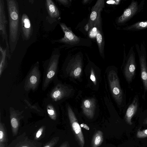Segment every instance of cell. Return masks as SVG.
<instances>
[{
    "mask_svg": "<svg viewBox=\"0 0 147 147\" xmlns=\"http://www.w3.org/2000/svg\"><path fill=\"white\" fill-rule=\"evenodd\" d=\"M137 137L139 138H143L147 137V129L138 131Z\"/></svg>",
    "mask_w": 147,
    "mask_h": 147,
    "instance_id": "83f0119b",
    "label": "cell"
},
{
    "mask_svg": "<svg viewBox=\"0 0 147 147\" xmlns=\"http://www.w3.org/2000/svg\"><path fill=\"white\" fill-rule=\"evenodd\" d=\"M21 27L23 38L26 40H29L32 35V30L29 19L25 13L21 16Z\"/></svg>",
    "mask_w": 147,
    "mask_h": 147,
    "instance_id": "5bb4252c",
    "label": "cell"
},
{
    "mask_svg": "<svg viewBox=\"0 0 147 147\" xmlns=\"http://www.w3.org/2000/svg\"><path fill=\"white\" fill-rule=\"evenodd\" d=\"M136 47L139 57L141 78L144 90L147 91V63L145 48L142 44L140 47L136 44Z\"/></svg>",
    "mask_w": 147,
    "mask_h": 147,
    "instance_id": "8992f818",
    "label": "cell"
},
{
    "mask_svg": "<svg viewBox=\"0 0 147 147\" xmlns=\"http://www.w3.org/2000/svg\"><path fill=\"white\" fill-rule=\"evenodd\" d=\"M51 101V103H48L46 105V110L50 118L52 120H55L57 117V112L54 105L52 103L53 102Z\"/></svg>",
    "mask_w": 147,
    "mask_h": 147,
    "instance_id": "cb8c5ba5",
    "label": "cell"
},
{
    "mask_svg": "<svg viewBox=\"0 0 147 147\" xmlns=\"http://www.w3.org/2000/svg\"><path fill=\"white\" fill-rule=\"evenodd\" d=\"M8 57L6 48H3L1 45L0 47V75H1L5 69L7 58Z\"/></svg>",
    "mask_w": 147,
    "mask_h": 147,
    "instance_id": "7402d4cb",
    "label": "cell"
},
{
    "mask_svg": "<svg viewBox=\"0 0 147 147\" xmlns=\"http://www.w3.org/2000/svg\"><path fill=\"white\" fill-rule=\"evenodd\" d=\"M89 1V0H84L83 1V3H86L88 2Z\"/></svg>",
    "mask_w": 147,
    "mask_h": 147,
    "instance_id": "d6a6232c",
    "label": "cell"
},
{
    "mask_svg": "<svg viewBox=\"0 0 147 147\" xmlns=\"http://www.w3.org/2000/svg\"><path fill=\"white\" fill-rule=\"evenodd\" d=\"M23 117L21 113L16 110L10 111V123L13 136L17 135L20 125V121Z\"/></svg>",
    "mask_w": 147,
    "mask_h": 147,
    "instance_id": "9a60e30c",
    "label": "cell"
},
{
    "mask_svg": "<svg viewBox=\"0 0 147 147\" xmlns=\"http://www.w3.org/2000/svg\"><path fill=\"white\" fill-rule=\"evenodd\" d=\"M56 1L64 5H67L69 3V1L67 0H56Z\"/></svg>",
    "mask_w": 147,
    "mask_h": 147,
    "instance_id": "f546056e",
    "label": "cell"
},
{
    "mask_svg": "<svg viewBox=\"0 0 147 147\" xmlns=\"http://www.w3.org/2000/svg\"><path fill=\"white\" fill-rule=\"evenodd\" d=\"M45 129V126L43 125L41 126L35 134L34 140L38 141L42 138L44 136Z\"/></svg>",
    "mask_w": 147,
    "mask_h": 147,
    "instance_id": "484cf974",
    "label": "cell"
},
{
    "mask_svg": "<svg viewBox=\"0 0 147 147\" xmlns=\"http://www.w3.org/2000/svg\"><path fill=\"white\" fill-rule=\"evenodd\" d=\"M7 23L4 1L0 0V34L2 38L3 41L4 40L5 41L7 56L9 59L11 57V54L6 30Z\"/></svg>",
    "mask_w": 147,
    "mask_h": 147,
    "instance_id": "ba28073f",
    "label": "cell"
},
{
    "mask_svg": "<svg viewBox=\"0 0 147 147\" xmlns=\"http://www.w3.org/2000/svg\"><path fill=\"white\" fill-rule=\"evenodd\" d=\"M59 139V137H53L42 147H54L57 143Z\"/></svg>",
    "mask_w": 147,
    "mask_h": 147,
    "instance_id": "4316f807",
    "label": "cell"
},
{
    "mask_svg": "<svg viewBox=\"0 0 147 147\" xmlns=\"http://www.w3.org/2000/svg\"><path fill=\"white\" fill-rule=\"evenodd\" d=\"M40 78L39 63L37 62L32 66L26 76L24 87L25 90L27 91L37 90L40 82Z\"/></svg>",
    "mask_w": 147,
    "mask_h": 147,
    "instance_id": "3957f363",
    "label": "cell"
},
{
    "mask_svg": "<svg viewBox=\"0 0 147 147\" xmlns=\"http://www.w3.org/2000/svg\"><path fill=\"white\" fill-rule=\"evenodd\" d=\"M90 78L91 80L94 82V84H95L96 82V79L94 74L93 70H92L91 71Z\"/></svg>",
    "mask_w": 147,
    "mask_h": 147,
    "instance_id": "f1b7e54d",
    "label": "cell"
},
{
    "mask_svg": "<svg viewBox=\"0 0 147 147\" xmlns=\"http://www.w3.org/2000/svg\"><path fill=\"white\" fill-rule=\"evenodd\" d=\"M59 54L58 50L55 49L49 59L43 63V74L42 88L45 91L49 84L56 79L57 72Z\"/></svg>",
    "mask_w": 147,
    "mask_h": 147,
    "instance_id": "7a4b0ae2",
    "label": "cell"
},
{
    "mask_svg": "<svg viewBox=\"0 0 147 147\" xmlns=\"http://www.w3.org/2000/svg\"><path fill=\"white\" fill-rule=\"evenodd\" d=\"M139 6L136 1H133L129 6L124 10L123 14L117 20L119 24L125 23L133 17L138 12Z\"/></svg>",
    "mask_w": 147,
    "mask_h": 147,
    "instance_id": "8fae6325",
    "label": "cell"
},
{
    "mask_svg": "<svg viewBox=\"0 0 147 147\" xmlns=\"http://www.w3.org/2000/svg\"><path fill=\"white\" fill-rule=\"evenodd\" d=\"M54 86L48 93V99L53 102H57L63 98L65 92L62 85L54 82Z\"/></svg>",
    "mask_w": 147,
    "mask_h": 147,
    "instance_id": "4fadbf2b",
    "label": "cell"
},
{
    "mask_svg": "<svg viewBox=\"0 0 147 147\" xmlns=\"http://www.w3.org/2000/svg\"><path fill=\"white\" fill-rule=\"evenodd\" d=\"M41 143L35 140H32L24 132L17 136L7 147H42Z\"/></svg>",
    "mask_w": 147,
    "mask_h": 147,
    "instance_id": "9c48e42d",
    "label": "cell"
},
{
    "mask_svg": "<svg viewBox=\"0 0 147 147\" xmlns=\"http://www.w3.org/2000/svg\"><path fill=\"white\" fill-rule=\"evenodd\" d=\"M9 21V45L10 54L16 48L20 35L18 4L16 0H6Z\"/></svg>",
    "mask_w": 147,
    "mask_h": 147,
    "instance_id": "6da1fadb",
    "label": "cell"
},
{
    "mask_svg": "<svg viewBox=\"0 0 147 147\" xmlns=\"http://www.w3.org/2000/svg\"><path fill=\"white\" fill-rule=\"evenodd\" d=\"M103 141V135L100 130H98L94 134L92 139V147H98L102 143Z\"/></svg>",
    "mask_w": 147,
    "mask_h": 147,
    "instance_id": "44dd1931",
    "label": "cell"
},
{
    "mask_svg": "<svg viewBox=\"0 0 147 147\" xmlns=\"http://www.w3.org/2000/svg\"><path fill=\"white\" fill-rule=\"evenodd\" d=\"M8 141L7 131L5 124L0 121V147H5Z\"/></svg>",
    "mask_w": 147,
    "mask_h": 147,
    "instance_id": "ffe728a7",
    "label": "cell"
},
{
    "mask_svg": "<svg viewBox=\"0 0 147 147\" xmlns=\"http://www.w3.org/2000/svg\"><path fill=\"white\" fill-rule=\"evenodd\" d=\"M80 126L83 128H84L87 130H88L90 129L89 127L85 123H82L81 124Z\"/></svg>",
    "mask_w": 147,
    "mask_h": 147,
    "instance_id": "1f68e13d",
    "label": "cell"
},
{
    "mask_svg": "<svg viewBox=\"0 0 147 147\" xmlns=\"http://www.w3.org/2000/svg\"><path fill=\"white\" fill-rule=\"evenodd\" d=\"M123 65L124 75L128 83L129 84L135 77L136 66L135 53L132 47L125 58Z\"/></svg>",
    "mask_w": 147,
    "mask_h": 147,
    "instance_id": "277c9868",
    "label": "cell"
},
{
    "mask_svg": "<svg viewBox=\"0 0 147 147\" xmlns=\"http://www.w3.org/2000/svg\"><path fill=\"white\" fill-rule=\"evenodd\" d=\"M100 30V28H98L96 37L100 53L102 54L104 51V42Z\"/></svg>",
    "mask_w": 147,
    "mask_h": 147,
    "instance_id": "d4e9b609",
    "label": "cell"
},
{
    "mask_svg": "<svg viewBox=\"0 0 147 147\" xmlns=\"http://www.w3.org/2000/svg\"><path fill=\"white\" fill-rule=\"evenodd\" d=\"M81 61L79 57L77 56L73 60L71 64V71L73 75L75 77H78L80 74L81 71Z\"/></svg>",
    "mask_w": 147,
    "mask_h": 147,
    "instance_id": "d6986e66",
    "label": "cell"
},
{
    "mask_svg": "<svg viewBox=\"0 0 147 147\" xmlns=\"http://www.w3.org/2000/svg\"><path fill=\"white\" fill-rule=\"evenodd\" d=\"M104 7V1L103 0L97 1L95 5L92 7L90 19L85 27L86 31L92 28L98 17L99 12L102 10Z\"/></svg>",
    "mask_w": 147,
    "mask_h": 147,
    "instance_id": "7c38bea8",
    "label": "cell"
},
{
    "mask_svg": "<svg viewBox=\"0 0 147 147\" xmlns=\"http://www.w3.org/2000/svg\"><path fill=\"white\" fill-rule=\"evenodd\" d=\"M144 122L145 124H147V118L145 119Z\"/></svg>",
    "mask_w": 147,
    "mask_h": 147,
    "instance_id": "836d02e7",
    "label": "cell"
},
{
    "mask_svg": "<svg viewBox=\"0 0 147 147\" xmlns=\"http://www.w3.org/2000/svg\"><path fill=\"white\" fill-rule=\"evenodd\" d=\"M138 98L135 97L131 104L128 107L126 111L125 116V120L130 125L132 124L131 119L136 113L138 108Z\"/></svg>",
    "mask_w": 147,
    "mask_h": 147,
    "instance_id": "e0dca14e",
    "label": "cell"
},
{
    "mask_svg": "<svg viewBox=\"0 0 147 147\" xmlns=\"http://www.w3.org/2000/svg\"><path fill=\"white\" fill-rule=\"evenodd\" d=\"M95 102L93 100L86 99L83 103L82 108L85 115L88 118L91 119L94 115Z\"/></svg>",
    "mask_w": 147,
    "mask_h": 147,
    "instance_id": "ac0fdd59",
    "label": "cell"
},
{
    "mask_svg": "<svg viewBox=\"0 0 147 147\" xmlns=\"http://www.w3.org/2000/svg\"><path fill=\"white\" fill-rule=\"evenodd\" d=\"M68 114L70 123L75 137L80 147H84L85 141L81 126L71 108L68 107Z\"/></svg>",
    "mask_w": 147,
    "mask_h": 147,
    "instance_id": "52a82bcc",
    "label": "cell"
},
{
    "mask_svg": "<svg viewBox=\"0 0 147 147\" xmlns=\"http://www.w3.org/2000/svg\"><path fill=\"white\" fill-rule=\"evenodd\" d=\"M59 147H70L68 142L65 141Z\"/></svg>",
    "mask_w": 147,
    "mask_h": 147,
    "instance_id": "4dcf8cb0",
    "label": "cell"
},
{
    "mask_svg": "<svg viewBox=\"0 0 147 147\" xmlns=\"http://www.w3.org/2000/svg\"><path fill=\"white\" fill-rule=\"evenodd\" d=\"M108 79L112 94L117 103L121 105L123 101L124 96L116 72L111 71L109 75Z\"/></svg>",
    "mask_w": 147,
    "mask_h": 147,
    "instance_id": "5b68a950",
    "label": "cell"
},
{
    "mask_svg": "<svg viewBox=\"0 0 147 147\" xmlns=\"http://www.w3.org/2000/svg\"><path fill=\"white\" fill-rule=\"evenodd\" d=\"M60 25L64 33V36L60 39L54 40L53 42L74 45L80 41V38L76 36L65 24L61 23Z\"/></svg>",
    "mask_w": 147,
    "mask_h": 147,
    "instance_id": "30bf717a",
    "label": "cell"
},
{
    "mask_svg": "<svg viewBox=\"0 0 147 147\" xmlns=\"http://www.w3.org/2000/svg\"><path fill=\"white\" fill-rule=\"evenodd\" d=\"M147 28V20L140 22L124 28V30H138Z\"/></svg>",
    "mask_w": 147,
    "mask_h": 147,
    "instance_id": "603a6c76",
    "label": "cell"
},
{
    "mask_svg": "<svg viewBox=\"0 0 147 147\" xmlns=\"http://www.w3.org/2000/svg\"><path fill=\"white\" fill-rule=\"evenodd\" d=\"M45 5L48 16L50 19L54 21L59 17V11L53 1L46 0Z\"/></svg>",
    "mask_w": 147,
    "mask_h": 147,
    "instance_id": "2e32d148",
    "label": "cell"
}]
</instances>
